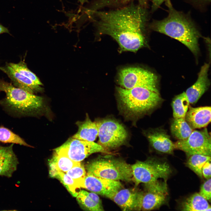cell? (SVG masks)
<instances>
[{"label": "cell", "instance_id": "cell-30", "mask_svg": "<svg viewBox=\"0 0 211 211\" xmlns=\"http://www.w3.org/2000/svg\"><path fill=\"white\" fill-rule=\"evenodd\" d=\"M66 173L78 183L81 188L82 181L86 175V171L84 166L80 163L74 166Z\"/></svg>", "mask_w": 211, "mask_h": 211}, {"label": "cell", "instance_id": "cell-14", "mask_svg": "<svg viewBox=\"0 0 211 211\" xmlns=\"http://www.w3.org/2000/svg\"><path fill=\"white\" fill-rule=\"evenodd\" d=\"M147 137L151 145L156 151L168 154L173 153L175 149L174 143L164 130L152 129L147 132Z\"/></svg>", "mask_w": 211, "mask_h": 211}, {"label": "cell", "instance_id": "cell-17", "mask_svg": "<svg viewBox=\"0 0 211 211\" xmlns=\"http://www.w3.org/2000/svg\"><path fill=\"white\" fill-rule=\"evenodd\" d=\"M13 144L0 146V176L10 178L17 170L19 161L13 150Z\"/></svg>", "mask_w": 211, "mask_h": 211}, {"label": "cell", "instance_id": "cell-4", "mask_svg": "<svg viewBox=\"0 0 211 211\" xmlns=\"http://www.w3.org/2000/svg\"><path fill=\"white\" fill-rule=\"evenodd\" d=\"M0 91L6 94L0 104L10 111L23 116L33 115L39 111L43 104V98L22 89L11 83L0 79Z\"/></svg>", "mask_w": 211, "mask_h": 211}, {"label": "cell", "instance_id": "cell-10", "mask_svg": "<svg viewBox=\"0 0 211 211\" xmlns=\"http://www.w3.org/2000/svg\"><path fill=\"white\" fill-rule=\"evenodd\" d=\"M72 160L80 162L91 154L105 152L101 145L94 142L80 140L71 137L58 147Z\"/></svg>", "mask_w": 211, "mask_h": 211}, {"label": "cell", "instance_id": "cell-24", "mask_svg": "<svg viewBox=\"0 0 211 211\" xmlns=\"http://www.w3.org/2000/svg\"><path fill=\"white\" fill-rule=\"evenodd\" d=\"M189 104L185 92L176 96L171 103L173 118H185Z\"/></svg>", "mask_w": 211, "mask_h": 211}, {"label": "cell", "instance_id": "cell-29", "mask_svg": "<svg viewBox=\"0 0 211 211\" xmlns=\"http://www.w3.org/2000/svg\"><path fill=\"white\" fill-rule=\"evenodd\" d=\"M8 64L15 70L21 74L31 79L36 84L40 86L42 85L38 78L28 69L24 61H21L17 63H10Z\"/></svg>", "mask_w": 211, "mask_h": 211}, {"label": "cell", "instance_id": "cell-21", "mask_svg": "<svg viewBox=\"0 0 211 211\" xmlns=\"http://www.w3.org/2000/svg\"><path fill=\"white\" fill-rule=\"evenodd\" d=\"M76 198L80 206L84 210L92 211L104 210L101 200L95 193L80 190Z\"/></svg>", "mask_w": 211, "mask_h": 211}, {"label": "cell", "instance_id": "cell-33", "mask_svg": "<svg viewBox=\"0 0 211 211\" xmlns=\"http://www.w3.org/2000/svg\"><path fill=\"white\" fill-rule=\"evenodd\" d=\"M166 0H152V11L154 12L156 10L160 5Z\"/></svg>", "mask_w": 211, "mask_h": 211}, {"label": "cell", "instance_id": "cell-7", "mask_svg": "<svg viewBox=\"0 0 211 211\" xmlns=\"http://www.w3.org/2000/svg\"><path fill=\"white\" fill-rule=\"evenodd\" d=\"M118 82L121 87L126 89L142 87L159 92L157 76L141 68L129 67L122 69L119 73Z\"/></svg>", "mask_w": 211, "mask_h": 211}, {"label": "cell", "instance_id": "cell-13", "mask_svg": "<svg viewBox=\"0 0 211 211\" xmlns=\"http://www.w3.org/2000/svg\"><path fill=\"white\" fill-rule=\"evenodd\" d=\"M209 66V64L205 63L201 68L196 81L185 92L190 104L195 103L208 89L210 85L208 77Z\"/></svg>", "mask_w": 211, "mask_h": 211}, {"label": "cell", "instance_id": "cell-25", "mask_svg": "<svg viewBox=\"0 0 211 211\" xmlns=\"http://www.w3.org/2000/svg\"><path fill=\"white\" fill-rule=\"evenodd\" d=\"M50 176L58 178L65 186L72 196L76 197L81 187L77 181L72 178L66 173L58 171H50Z\"/></svg>", "mask_w": 211, "mask_h": 211}, {"label": "cell", "instance_id": "cell-34", "mask_svg": "<svg viewBox=\"0 0 211 211\" xmlns=\"http://www.w3.org/2000/svg\"><path fill=\"white\" fill-rule=\"evenodd\" d=\"M4 33H9V31L6 28L0 25V34Z\"/></svg>", "mask_w": 211, "mask_h": 211}, {"label": "cell", "instance_id": "cell-18", "mask_svg": "<svg viewBox=\"0 0 211 211\" xmlns=\"http://www.w3.org/2000/svg\"><path fill=\"white\" fill-rule=\"evenodd\" d=\"M167 195L148 190L140 192L138 210L159 208L166 202Z\"/></svg>", "mask_w": 211, "mask_h": 211}, {"label": "cell", "instance_id": "cell-20", "mask_svg": "<svg viewBox=\"0 0 211 211\" xmlns=\"http://www.w3.org/2000/svg\"><path fill=\"white\" fill-rule=\"evenodd\" d=\"M50 163V171H58L66 173L74 166L80 164L71 160L62 151L58 148Z\"/></svg>", "mask_w": 211, "mask_h": 211}, {"label": "cell", "instance_id": "cell-9", "mask_svg": "<svg viewBox=\"0 0 211 211\" xmlns=\"http://www.w3.org/2000/svg\"><path fill=\"white\" fill-rule=\"evenodd\" d=\"M175 149L186 152L189 156L200 154L211 156V137L206 128L193 130L189 136L174 143Z\"/></svg>", "mask_w": 211, "mask_h": 211}, {"label": "cell", "instance_id": "cell-12", "mask_svg": "<svg viewBox=\"0 0 211 211\" xmlns=\"http://www.w3.org/2000/svg\"><path fill=\"white\" fill-rule=\"evenodd\" d=\"M140 192L128 189H120L108 198L110 199L124 211L138 210Z\"/></svg>", "mask_w": 211, "mask_h": 211}, {"label": "cell", "instance_id": "cell-8", "mask_svg": "<svg viewBox=\"0 0 211 211\" xmlns=\"http://www.w3.org/2000/svg\"><path fill=\"white\" fill-rule=\"evenodd\" d=\"M96 122L98 130V144L105 149L116 148L126 141L127 132L119 122L109 119Z\"/></svg>", "mask_w": 211, "mask_h": 211}, {"label": "cell", "instance_id": "cell-28", "mask_svg": "<svg viewBox=\"0 0 211 211\" xmlns=\"http://www.w3.org/2000/svg\"><path fill=\"white\" fill-rule=\"evenodd\" d=\"M0 141L5 143L16 144L31 147L19 136L8 129L2 126L0 127Z\"/></svg>", "mask_w": 211, "mask_h": 211}, {"label": "cell", "instance_id": "cell-1", "mask_svg": "<svg viewBox=\"0 0 211 211\" xmlns=\"http://www.w3.org/2000/svg\"><path fill=\"white\" fill-rule=\"evenodd\" d=\"M147 7L138 3L108 11H90L97 30L118 42L120 51L135 52L146 43L144 32L149 25Z\"/></svg>", "mask_w": 211, "mask_h": 211}, {"label": "cell", "instance_id": "cell-6", "mask_svg": "<svg viewBox=\"0 0 211 211\" xmlns=\"http://www.w3.org/2000/svg\"><path fill=\"white\" fill-rule=\"evenodd\" d=\"M87 173L104 178L125 181H131V165L124 160L105 156L99 157L86 166Z\"/></svg>", "mask_w": 211, "mask_h": 211}, {"label": "cell", "instance_id": "cell-31", "mask_svg": "<svg viewBox=\"0 0 211 211\" xmlns=\"http://www.w3.org/2000/svg\"><path fill=\"white\" fill-rule=\"evenodd\" d=\"M207 201L211 200V178L207 179L201 186L199 193Z\"/></svg>", "mask_w": 211, "mask_h": 211}, {"label": "cell", "instance_id": "cell-26", "mask_svg": "<svg viewBox=\"0 0 211 211\" xmlns=\"http://www.w3.org/2000/svg\"><path fill=\"white\" fill-rule=\"evenodd\" d=\"M136 1L139 4L147 6L148 0H97L93 5L91 9L92 11L100 10L106 7H121L127 5L130 2Z\"/></svg>", "mask_w": 211, "mask_h": 211}, {"label": "cell", "instance_id": "cell-23", "mask_svg": "<svg viewBox=\"0 0 211 211\" xmlns=\"http://www.w3.org/2000/svg\"><path fill=\"white\" fill-rule=\"evenodd\" d=\"M193 130L185 118H174L171 124V134L178 140L187 139Z\"/></svg>", "mask_w": 211, "mask_h": 211}, {"label": "cell", "instance_id": "cell-2", "mask_svg": "<svg viewBox=\"0 0 211 211\" xmlns=\"http://www.w3.org/2000/svg\"><path fill=\"white\" fill-rule=\"evenodd\" d=\"M165 2L168 8V16L161 20H153L149 27L179 41L197 55L199 50L198 40L201 35L196 24L189 15L175 9L170 0Z\"/></svg>", "mask_w": 211, "mask_h": 211}, {"label": "cell", "instance_id": "cell-36", "mask_svg": "<svg viewBox=\"0 0 211 211\" xmlns=\"http://www.w3.org/2000/svg\"><path fill=\"white\" fill-rule=\"evenodd\" d=\"M79 1L81 4H83L86 2L88 0H79Z\"/></svg>", "mask_w": 211, "mask_h": 211}, {"label": "cell", "instance_id": "cell-5", "mask_svg": "<svg viewBox=\"0 0 211 211\" xmlns=\"http://www.w3.org/2000/svg\"><path fill=\"white\" fill-rule=\"evenodd\" d=\"M131 167L132 180L136 186L142 183L146 187H167L166 181L172 171L166 162L152 159L138 161Z\"/></svg>", "mask_w": 211, "mask_h": 211}, {"label": "cell", "instance_id": "cell-19", "mask_svg": "<svg viewBox=\"0 0 211 211\" xmlns=\"http://www.w3.org/2000/svg\"><path fill=\"white\" fill-rule=\"evenodd\" d=\"M78 127L77 132L72 137L77 139L94 142L98 135V127L96 121L93 122L88 115L83 121L76 123Z\"/></svg>", "mask_w": 211, "mask_h": 211}, {"label": "cell", "instance_id": "cell-15", "mask_svg": "<svg viewBox=\"0 0 211 211\" xmlns=\"http://www.w3.org/2000/svg\"><path fill=\"white\" fill-rule=\"evenodd\" d=\"M0 69L7 74L12 81L13 85L16 87L33 94L42 90L40 85L16 71L8 63L4 66H0Z\"/></svg>", "mask_w": 211, "mask_h": 211}, {"label": "cell", "instance_id": "cell-35", "mask_svg": "<svg viewBox=\"0 0 211 211\" xmlns=\"http://www.w3.org/2000/svg\"><path fill=\"white\" fill-rule=\"evenodd\" d=\"M194 1L198 2H201L204 3V2H209L211 1V0H193Z\"/></svg>", "mask_w": 211, "mask_h": 211}, {"label": "cell", "instance_id": "cell-11", "mask_svg": "<svg viewBox=\"0 0 211 211\" xmlns=\"http://www.w3.org/2000/svg\"><path fill=\"white\" fill-rule=\"evenodd\" d=\"M81 188L108 198L122 189V185L119 181L104 178L87 173Z\"/></svg>", "mask_w": 211, "mask_h": 211}, {"label": "cell", "instance_id": "cell-32", "mask_svg": "<svg viewBox=\"0 0 211 211\" xmlns=\"http://www.w3.org/2000/svg\"><path fill=\"white\" fill-rule=\"evenodd\" d=\"M211 161H207L203 166L202 169L203 176L207 179L211 177Z\"/></svg>", "mask_w": 211, "mask_h": 211}, {"label": "cell", "instance_id": "cell-22", "mask_svg": "<svg viewBox=\"0 0 211 211\" xmlns=\"http://www.w3.org/2000/svg\"><path fill=\"white\" fill-rule=\"evenodd\" d=\"M182 210L189 211H211L208 201L199 193H195L186 198L181 205Z\"/></svg>", "mask_w": 211, "mask_h": 211}, {"label": "cell", "instance_id": "cell-16", "mask_svg": "<svg viewBox=\"0 0 211 211\" xmlns=\"http://www.w3.org/2000/svg\"><path fill=\"white\" fill-rule=\"evenodd\" d=\"M211 110L210 106L193 108L189 106L185 118L193 129L204 127L210 122Z\"/></svg>", "mask_w": 211, "mask_h": 211}, {"label": "cell", "instance_id": "cell-27", "mask_svg": "<svg viewBox=\"0 0 211 211\" xmlns=\"http://www.w3.org/2000/svg\"><path fill=\"white\" fill-rule=\"evenodd\" d=\"M189 156L187 162V166L198 176L202 178V168L207 161H211V156L194 154Z\"/></svg>", "mask_w": 211, "mask_h": 211}, {"label": "cell", "instance_id": "cell-3", "mask_svg": "<svg viewBox=\"0 0 211 211\" xmlns=\"http://www.w3.org/2000/svg\"><path fill=\"white\" fill-rule=\"evenodd\" d=\"M116 90L120 107L130 116L147 114L157 108L163 101L159 92L144 87L126 89L118 87Z\"/></svg>", "mask_w": 211, "mask_h": 211}]
</instances>
